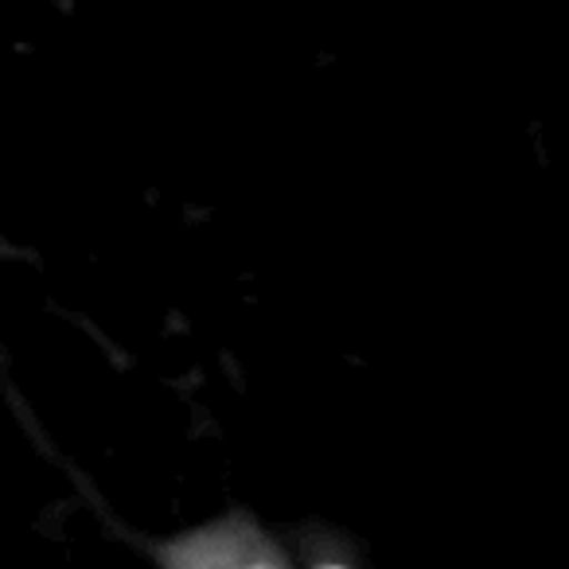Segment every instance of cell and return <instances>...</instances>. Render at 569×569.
Here are the masks:
<instances>
[{"label":"cell","mask_w":569,"mask_h":569,"mask_svg":"<svg viewBox=\"0 0 569 569\" xmlns=\"http://www.w3.org/2000/svg\"><path fill=\"white\" fill-rule=\"evenodd\" d=\"M168 558L183 566H261V561H277V550H269L266 538L242 519H230L183 538L176 550H168Z\"/></svg>","instance_id":"6da1fadb"}]
</instances>
